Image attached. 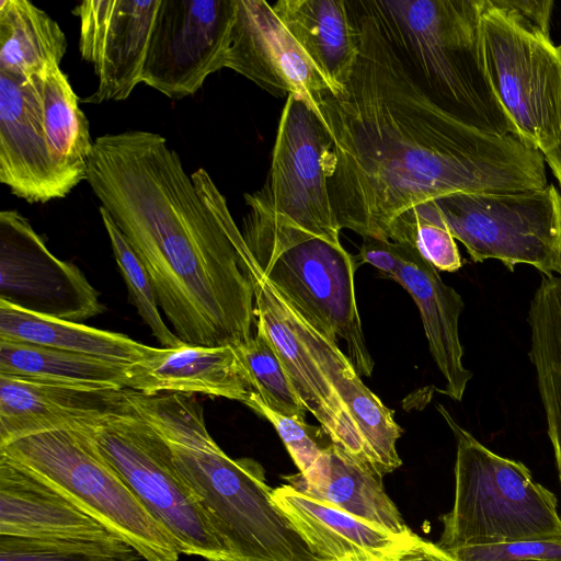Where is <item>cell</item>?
I'll return each mask as SVG.
<instances>
[{
	"instance_id": "obj_1",
	"label": "cell",
	"mask_w": 561,
	"mask_h": 561,
	"mask_svg": "<svg viewBox=\"0 0 561 561\" xmlns=\"http://www.w3.org/2000/svg\"><path fill=\"white\" fill-rule=\"evenodd\" d=\"M345 1L356 61L340 92L322 93L312 107L331 140L328 190L340 229L389 240L393 220L420 204L547 186L539 150L438 105L396 54L369 0Z\"/></svg>"
},
{
	"instance_id": "obj_2",
	"label": "cell",
	"mask_w": 561,
	"mask_h": 561,
	"mask_svg": "<svg viewBox=\"0 0 561 561\" xmlns=\"http://www.w3.org/2000/svg\"><path fill=\"white\" fill-rule=\"evenodd\" d=\"M87 181L179 339L237 346L253 335L255 261L205 169L190 176L163 136L126 130L94 140Z\"/></svg>"
},
{
	"instance_id": "obj_3",
	"label": "cell",
	"mask_w": 561,
	"mask_h": 561,
	"mask_svg": "<svg viewBox=\"0 0 561 561\" xmlns=\"http://www.w3.org/2000/svg\"><path fill=\"white\" fill-rule=\"evenodd\" d=\"M124 399L170 446L224 561H321L274 501L263 467L252 458L229 457L214 440L194 394L125 389Z\"/></svg>"
},
{
	"instance_id": "obj_4",
	"label": "cell",
	"mask_w": 561,
	"mask_h": 561,
	"mask_svg": "<svg viewBox=\"0 0 561 561\" xmlns=\"http://www.w3.org/2000/svg\"><path fill=\"white\" fill-rule=\"evenodd\" d=\"M396 54L421 88L465 123L515 134L485 73L483 0H369Z\"/></svg>"
},
{
	"instance_id": "obj_5",
	"label": "cell",
	"mask_w": 561,
	"mask_h": 561,
	"mask_svg": "<svg viewBox=\"0 0 561 561\" xmlns=\"http://www.w3.org/2000/svg\"><path fill=\"white\" fill-rule=\"evenodd\" d=\"M262 275L309 325L339 344L359 376L370 377L374 359L358 313L354 256L341 243L250 209L241 229Z\"/></svg>"
},
{
	"instance_id": "obj_6",
	"label": "cell",
	"mask_w": 561,
	"mask_h": 561,
	"mask_svg": "<svg viewBox=\"0 0 561 561\" xmlns=\"http://www.w3.org/2000/svg\"><path fill=\"white\" fill-rule=\"evenodd\" d=\"M456 443L455 500L440 517L438 545L451 550L525 539L561 537L556 495L520 461L502 457L436 404Z\"/></svg>"
},
{
	"instance_id": "obj_7",
	"label": "cell",
	"mask_w": 561,
	"mask_h": 561,
	"mask_svg": "<svg viewBox=\"0 0 561 561\" xmlns=\"http://www.w3.org/2000/svg\"><path fill=\"white\" fill-rule=\"evenodd\" d=\"M88 427L20 438L1 446L0 456L58 490L145 561H178L181 553L170 534L103 456Z\"/></svg>"
},
{
	"instance_id": "obj_8",
	"label": "cell",
	"mask_w": 561,
	"mask_h": 561,
	"mask_svg": "<svg viewBox=\"0 0 561 561\" xmlns=\"http://www.w3.org/2000/svg\"><path fill=\"white\" fill-rule=\"evenodd\" d=\"M471 260H496L561 277V196L553 185L522 192L458 193L425 203Z\"/></svg>"
},
{
	"instance_id": "obj_9",
	"label": "cell",
	"mask_w": 561,
	"mask_h": 561,
	"mask_svg": "<svg viewBox=\"0 0 561 561\" xmlns=\"http://www.w3.org/2000/svg\"><path fill=\"white\" fill-rule=\"evenodd\" d=\"M88 428L103 456L170 534L180 553L224 561L213 526L181 476L170 446L148 423L125 402L122 411Z\"/></svg>"
},
{
	"instance_id": "obj_10",
	"label": "cell",
	"mask_w": 561,
	"mask_h": 561,
	"mask_svg": "<svg viewBox=\"0 0 561 561\" xmlns=\"http://www.w3.org/2000/svg\"><path fill=\"white\" fill-rule=\"evenodd\" d=\"M481 44L489 83L515 134L543 156L561 138V57L550 38L483 0Z\"/></svg>"
},
{
	"instance_id": "obj_11",
	"label": "cell",
	"mask_w": 561,
	"mask_h": 561,
	"mask_svg": "<svg viewBox=\"0 0 561 561\" xmlns=\"http://www.w3.org/2000/svg\"><path fill=\"white\" fill-rule=\"evenodd\" d=\"M330 145L329 134L318 114L302 99L288 95L266 181L261 190L244 194L247 206L341 243V229L328 190Z\"/></svg>"
},
{
	"instance_id": "obj_12",
	"label": "cell",
	"mask_w": 561,
	"mask_h": 561,
	"mask_svg": "<svg viewBox=\"0 0 561 561\" xmlns=\"http://www.w3.org/2000/svg\"><path fill=\"white\" fill-rule=\"evenodd\" d=\"M0 300L38 316L79 323L105 310L82 271L56 257L16 210L0 213Z\"/></svg>"
},
{
	"instance_id": "obj_13",
	"label": "cell",
	"mask_w": 561,
	"mask_h": 561,
	"mask_svg": "<svg viewBox=\"0 0 561 561\" xmlns=\"http://www.w3.org/2000/svg\"><path fill=\"white\" fill-rule=\"evenodd\" d=\"M234 0H160L141 82L172 100L224 68Z\"/></svg>"
},
{
	"instance_id": "obj_14",
	"label": "cell",
	"mask_w": 561,
	"mask_h": 561,
	"mask_svg": "<svg viewBox=\"0 0 561 561\" xmlns=\"http://www.w3.org/2000/svg\"><path fill=\"white\" fill-rule=\"evenodd\" d=\"M224 68L244 76L277 98L294 94L311 108L322 93H333L272 4L263 0H234Z\"/></svg>"
},
{
	"instance_id": "obj_15",
	"label": "cell",
	"mask_w": 561,
	"mask_h": 561,
	"mask_svg": "<svg viewBox=\"0 0 561 561\" xmlns=\"http://www.w3.org/2000/svg\"><path fill=\"white\" fill-rule=\"evenodd\" d=\"M252 280L255 327L272 343L305 408L320 423L333 444L368 467L360 433L347 405L296 330L288 305L262 275L256 263Z\"/></svg>"
},
{
	"instance_id": "obj_16",
	"label": "cell",
	"mask_w": 561,
	"mask_h": 561,
	"mask_svg": "<svg viewBox=\"0 0 561 561\" xmlns=\"http://www.w3.org/2000/svg\"><path fill=\"white\" fill-rule=\"evenodd\" d=\"M159 4L160 0H84L76 5L79 51L99 80L82 102L123 101L141 82Z\"/></svg>"
},
{
	"instance_id": "obj_17",
	"label": "cell",
	"mask_w": 561,
	"mask_h": 561,
	"mask_svg": "<svg viewBox=\"0 0 561 561\" xmlns=\"http://www.w3.org/2000/svg\"><path fill=\"white\" fill-rule=\"evenodd\" d=\"M42 83L0 71V182L31 204L65 197L49 154Z\"/></svg>"
},
{
	"instance_id": "obj_18",
	"label": "cell",
	"mask_w": 561,
	"mask_h": 561,
	"mask_svg": "<svg viewBox=\"0 0 561 561\" xmlns=\"http://www.w3.org/2000/svg\"><path fill=\"white\" fill-rule=\"evenodd\" d=\"M273 499L321 561H396L416 534H396L283 484Z\"/></svg>"
},
{
	"instance_id": "obj_19",
	"label": "cell",
	"mask_w": 561,
	"mask_h": 561,
	"mask_svg": "<svg viewBox=\"0 0 561 561\" xmlns=\"http://www.w3.org/2000/svg\"><path fill=\"white\" fill-rule=\"evenodd\" d=\"M123 390H89L0 375V447L27 436L85 428L122 411Z\"/></svg>"
},
{
	"instance_id": "obj_20",
	"label": "cell",
	"mask_w": 561,
	"mask_h": 561,
	"mask_svg": "<svg viewBox=\"0 0 561 561\" xmlns=\"http://www.w3.org/2000/svg\"><path fill=\"white\" fill-rule=\"evenodd\" d=\"M127 389L147 396L207 394L247 403L250 380L234 346L154 347L127 368Z\"/></svg>"
},
{
	"instance_id": "obj_21",
	"label": "cell",
	"mask_w": 561,
	"mask_h": 561,
	"mask_svg": "<svg viewBox=\"0 0 561 561\" xmlns=\"http://www.w3.org/2000/svg\"><path fill=\"white\" fill-rule=\"evenodd\" d=\"M0 535L119 538L58 490L3 456H0Z\"/></svg>"
},
{
	"instance_id": "obj_22",
	"label": "cell",
	"mask_w": 561,
	"mask_h": 561,
	"mask_svg": "<svg viewBox=\"0 0 561 561\" xmlns=\"http://www.w3.org/2000/svg\"><path fill=\"white\" fill-rule=\"evenodd\" d=\"M398 244L400 264L394 280L407 289L419 308L430 352L445 380L442 392L461 401L473 376L463 366L458 330L465 302L416 249L407 243Z\"/></svg>"
},
{
	"instance_id": "obj_23",
	"label": "cell",
	"mask_w": 561,
	"mask_h": 561,
	"mask_svg": "<svg viewBox=\"0 0 561 561\" xmlns=\"http://www.w3.org/2000/svg\"><path fill=\"white\" fill-rule=\"evenodd\" d=\"M273 10L312 64L340 92L358 54L345 0H278Z\"/></svg>"
},
{
	"instance_id": "obj_24",
	"label": "cell",
	"mask_w": 561,
	"mask_h": 561,
	"mask_svg": "<svg viewBox=\"0 0 561 561\" xmlns=\"http://www.w3.org/2000/svg\"><path fill=\"white\" fill-rule=\"evenodd\" d=\"M291 486L396 534L413 533L386 493L382 479L331 443L308 480L285 477Z\"/></svg>"
},
{
	"instance_id": "obj_25",
	"label": "cell",
	"mask_w": 561,
	"mask_h": 561,
	"mask_svg": "<svg viewBox=\"0 0 561 561\" xmlns=\"http://www.w3.org/2000/svg\"><path fill=\"white\" fill-rule=\"evenodd\" d=\"M0 340L54 347L130 366L153 350L130 336L38 316L0 300Z\"/></svg>"
},
{
	"instance_id": "obj_26",
	"label": "cell",
	"mask_w": 561,
	"mask_h": 561,
	"mask_svg": "<svg viewBox=\"0 0 561 561\" xmlns=\"http://www.w3.org/2000/svg\"><path fill=\"white\" fill-rule=\"evenodd\" d=\"M529 358L535 367L561 483V277L541 275L528 311Z\"/></svg>"
},
{
	"instance_id": "obj_27",
	"label": "cell",
	"mask_w": 561,
	"mask_h": 561,
	"mask_svg": "<svg viewBox=\"0 0 561 561\" xmlns=\"http://www.w3.org/2000/svg\"><path fill=\"white\" fill-rule=\"evenodd\" d=\"M128 366L54 347L0 340V375L89 390L127 389Z\"/></svg>"
},
{
	"instance_id": "obj_28",
	"label": "cell",
	"mask_w": 561,
	"mask_h": 561,
	"mask_svg": "<svg viewBox=\"0 0 561 561\" xmlns=\"http://www.w3.org/2000/svg\"><path fill=\"white\" fill-rule=\"evenodd\" d=\"M42 98L49 154L67 196L80 182L87 181L94 141L79 98L59 66L50 68L43 78Z\"/></svg>"
},
{
	"instance_id": "obj_29",
	"label": "cell",
	"mask_w": 561,
	"mask_h": 561,
	"mask_svg": "<svg viewBox=\"0 0 561 561\" xmlns=\"http://www.w3.org/2000/svg\"><path fill=\"white\" fill-rule=\"evenodd\" d=\"M66 50L64 31L45 11L27 0H0V71L44 78Z\"/></svg>"
},
{
	"instance_id": "obj_30",
	"label": "cell",
	"mask_w": 561,
	"mask_h": 561,
	"mask_svg": "<svg viewBox=\"0 0 561 561\" xmlns=\"http://www.w3.org/2000/svg\"><path fill=\"white\" fill-rule=\"evenodd\" d=\"M339 393L358 427L369 469L382 479L402 463L397 450L402 431L393 411L362 381L354 367L345 373Z\"/></svg>"
},
{
	"instance_id": "obj_31",
	"label": "cell",
	"mask_w": 561,
	"mask_h": 561,
	"mask_svg": "<svg viewBox=\"0 0 561 561\" xmlns=\"http://www.w3.org/2000/svg\"><path fill=\"white\" fill-rule=\"evenodd\" d=\"M128 542L113 539L26 538L0 535V561H142Z\"/></svg>"
},
{
	"instance_id": "obj_32",
	"label": "cell",
	"mask_w": 561,
	"mask_h": 561,
	"mask_svg": "<svg viewBox=\"0 0 561 561\" xmlns=\"http://www.w3.org/2000/svg\"><path fill=\"white\" fill-rule=\"evenodd\" d=\"M234 348L247 370L252 391L262 402L279 414L306 420L307 409L265 333L256 329L248 341Z\"/></svg>"
},
{
	"instance_id": "obj_33",
	"label": "cell",
	"mask_w": 561,
	"mask_h": 561,
	"mask_svg": "<svg viewBox=\"0 0 561 561\" xmlns=\"http://www.w3.org/2000/svg\"><path fill=\"white\" fill-rule=\"evenodd\" d=\"M100 215L108 236L113 254L126 283L130 302L163 347H176L184 342L163 321L150 275L135 250L114 224L107 211L100 206Z\"/></svg>"
},
{
	"instance_id": "obj_34",
	"label": "cell",
	"mask_w": 561,
	"mask_h": 561,
	"mask_svg": "<svg viewBox=\"0 0 561 561\" xmlns=\"http://www.w3.org/2000/svg\"><path fill=\"white\" fill-rule=\"evenodd\" d=\"M388 238L412 245L437 271L455 272L462 265L456 239L425 203L399 215L389 228Z\"/></svg>"
},
{
	"instance_id": "obj_35",
	"label": "cell",
	"mask_w": 561,
	"mask_h": 561,
	"mask_svg": "<svg viewBox=\"0 0 561 561\" xmlns=\"http://www.w3.org/2000/svg\"><path fill=\"white\" fill-rule=\"evenodd\" d=\"M245 405L265 417L276 430L299 473L308 480L316 471L325 449L332 443L322 426H312L306 420L290 417L271 410L252 392Z\"/></svg>"
},
{
	"instance_id": "obj_36",
	"label": "cell",
	"mask_w": 561,
	"mask_h": 561,
	"mask_svg": "<svg viewBox=\"0 0 561 561\" xmlns=\"http://www.w3.org/2000/svg\"><path fill=\"white\" fill-rule=\"evenodd\" d=\"M447 551L460 561H561V537L465 546Z\"/></svg>"
},
{
	"instance_id": "obj_37",
	"label": "cell",
	"mask_w": 561,
	"mask_h": 561,
	"mask_svg": "<svg viewBox=\"0 0 561 561\" xmlns=\"http://www.w3.org/2000/svg\"><path fill=\"white\" fill-rule=\"evenodd\" d=\"M513 22L535 34L550 38L553 1L550 0H488Z\"/></svg>"
},
{
	"instance_id": "obj_38",
	"label": "cell",
	"mask_w": 561,
	"mask_h": 561,
	"mask_svg": "<svg viewBox=\"0 0 561 561\" xmlns=\"http://www.w3.org/2000/svg\"><path fill=\"white\" fill-rule=\"evenodd\" d=\"M354 260L357 267L368 263L396 279L400 264L399 244L391 240L366 237Z\"/></svg>"
},
{
	"instance_id": "obj_39",
	"label": "cell",
	"mask_w": 561,
	"mask_h": 561,
	"mask_svg": "<svg viewBox=\"0 0 561 561\" xmlns=\"http://www.w3.org/2000/svg\"><path fill=\"white\" fill-rule=\"evenodd\" d=\"M396 561H460L437 542L417 536Z\"/></svg>"
},
{
	"instance_id": "obj_40",
	"label": "cell",
	"mask_w": 561,
	"mask_h": 561,
	"mask_svg": "<svg viewBox=\"0 0 561 561\" xmlns=\"http://www.w3.org/2000/svg\"><path fill=\"white\" fill-rule=\"evenodd\" d=\"M558 49H559L560 57H561V45L558 46ZM543 157H545L546 163H548V165L550 167L554 176L557 178V180L559 181V183L561 185V138H560V141H559V145L557 146V148L554 150H552L551 152L545 154Z\"/></svg>"
}]
</instances>
